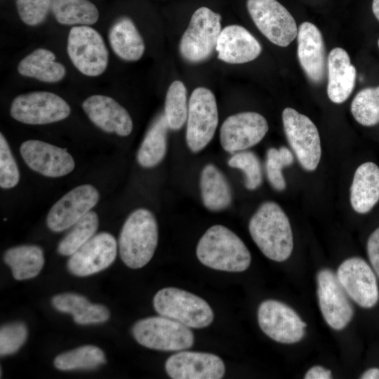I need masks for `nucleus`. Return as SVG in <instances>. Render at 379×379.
Listing matches in <instances>:
<instances>
[{
    "mask_svg": "<svg viewBox=\"0 0 379 379\" xmlns=\"http://www.w3.org/2000/svg\"><path fill=\"white\" fill-rule=\"evenodd\" d=\"M215 50L220 60L230 64H243L258 58L262 47L244 27L232 25L221 30Z\"/></svg>",
    "mask_w": 379,
    "mask_h": 379,
    "instance_id": "obj_21",
    "label": "nucleus"
},
{
    "mask_svg": "<svg viewBox=\"0 0 379 379\" xmlns=\"http://www.w3.org/2000/svg\"><path fill=\"white\" fill-rule=\"evenodd\" d=\"M153 305L161 316L190 328L206 327L213 320V312L204 299L177 288L168 287L159 291L154 297Z\"/></svg>",
    "mask_w": 379,
    "mask_h": 379,
    "instance_id": "obj_4",
    "label": "nucleus"
},
{
    "mask_svg": "<svg viewBox=\"0 0 379 379\" xmlns=\"http://www.w3.org/2000/svg\"><path fill=\"white\" fill-rule=\"evenodd\" d=\"M298 57L307 77L319 84L324 77L326 60L321 32L314 24L302 22L298 31Z\"/></svg>",
    "mask_w": 379,
    "mask_h": 379,
    "instance_id": "obj_22",
    "label": "nucleus"
},
{
    "mask_svg": "<svg viewBox=\"0 0 379 379\" xmlns=\"http://www.w3.org/2000/svg\"><path fill=\"white\" fill-rule=\"evenodd\" d=\"M218 124L214 94L204 87L195 88L190 96L187 117L186 142L194 153L202 150L212 140Z\"/></svg>",
    "mask_w": 379,
    "mask_h": 379,
    "instance_id": "obj_8",
    "label": "nucleus"
},
{
    "mask_svg": "<svg viewBox=\"0 0 379 379\" xmlns=\"http://www.w3.org/2000/svg\"><path fill=\"white\" fill-rule=\"evenodd\" d=\"M328 81L327 94L335 103L345 102L352 93L356 79V69L351 64L345 50L335 48L328 57Z\"/></svg>",
    "mask_w": 379,
    "mask_h": 379,
    "instance_id": "obj_23",
    "label": "nucleus"
},
{
    "mask_svg": "<svg viewBox=\"0 0 379 379\" xmlns=\"http://www.w3.org/2000/svg\"><path fill=\"white\" fill-rule=\"evenodd\" d=\"M282 121L287 140L302 167L310 171L315 170L321 159V148L314 124L290 107L284 109Z\"/></svg>",
    "mask_w": 379,
    "mask_h": 379,
    "instance_id": "obj_10",
    "label": "nucleus"
},
{
    "mask_svg": "<svg viewBox=\"0 0 379 379\" xmlns=\"http://www.w3.org/2000/svg\"><path fill=\"white\" fill-rule=\"evenodd\" d=\"M167 374L173 379H220L225 372L223 361L206 352L182 351L166 361Z\"/></svg>",
    "mask_w": 379,
    "mask_h": 379,
    "instance_id": "obj_19",
    "label": "nucleus"
},
{
    "mask_svg": "<svg viewBox=\"0 0 379 379\" xmlns=\"http://www.w3.org/2000/svg\"><path fill=\"white\" fill-rule=\"evenodd\" d=\"M51 11L56 20L66 25H91L99 18L97 7L89 0H52Z\"/></svg>",
    "mask_w": 379,
    "mask_h": 379,
    "instance_id": "obj_31",
    "label": "nucleus"
},
{
    "mask_svg": "<svg viewBox=\"0 0 379 379\" xmlns=\"http://www.w3.org/2000/svg\"><path fill=\"white\" fill-rule=\"evenodd\" d=\"M336 276L347 295L360 307L371 308L377 303L379 291L376 277L364 260L354 257L344 260Z\"/></svg>",
    "mask_w": 379,
    "mask_h": 379,
    "instance_id": "obj_15",
    "label": "nucleus"
},
{
    "mask_svg": "<svg viewBox=\"0 0 379 379\" xmlns=\"http://www.w3.org/2000/svg\"><path fill=\"white\" fill-rule=\"evenodd\" d=\"M99 197L98 191L91 185L74 187L51 207L46 218L48 227L55 232L71 227L97 204Z\"/></svg>",
    "mask_w": 379,
    "mask_h": 379,
    "instance_id": "obj_16",
    "label": "nucleus"
},
{
    "mask_svg": "<svg viewBox=\"0 0 379 379\" xmlns=\"http://www.w3.org/2000/svg\"><path fill=\"white\" fill-rule=\"evenodd\" d=\"M196 253L203 265L221 271L243 272L251 262V253L243 241L220 225L206 230L198 242Z\"/></svg>",
    "mask_w": 379,
    "mask_h": 379,
    "instance_id": "obj_2",
    "label": "nucleus"
},
{
    "mask_svg": "<svg viewBox=\"0 0 379 379\" xmlns=\"http://www.w3.org/2000/svg\"><path fill=\"white\" fill-rule=\"evenodd\" d=\"M99 220L95 211H90L71 227L58 246L59 254L70 256L84 246L95 234Z\"/></svg>",
    "mask_w": 379,
    "mask_h": 379,
    "instance_id": "obj_33",
    "label": "nucleus"
},
{
    "mask_svg": "<svg viewBox=\"0 0 379 379\" xmlns=\"http://www.w3.org/2000/svg\"><path fill=\"white\" fill-rule=\"evenodd\" d=\"M261 330L271 339L284 344L300 341L307 324L291 307L275 300L261 302L258 310Z\"/></svg>",
    "mask_w": 379,
    "mask_h": 379,
    "instance_id": "obj_12",
    "label": "nucleus"
},
{
    "mask_svg": "<svg viewBox=\"0 0 379 379\" xmlns=\"http://www.w3.org/2000/svg\"><path fill=\"white\" fill-rule=\"evenodd\" d=\"M351 112L355 120L365 126L379 123V86L361 90L354 98Z\"/></svg>",
    "mask_w": 379,
    "mask_h": 379,
    "instance_id": "obj_35",
    "label": "nucleus"
},
{
    "mask_svg": "<svg viewBox=\"0 0 379 379\" xmlns=\"http://www.w3.org/2000/svg\"><path fill=\"white\" fill-rule=\"evenodd\" d=\"M200 189L203 204L209 211H222L232 202L229 182L224 174L213 164H207L202 169Z\"/></svg>",
    "mask_w": 379,
    "mask_h": 379,
    "instance_id": "obj_28",
    "label": "nucleus"
},
{
    "mask_svg": "<svg viewBox=\"0 0 379 379\" xmlns=\"http://www.w3.org/2000/svg\"><path fill=\"white\" fill-rule=\"evenodd\" d=\"M317 296L320 310L327 324L333 329H343L354 314L348 295L336 274L324 268L317 274Z\"/></svg>",
    "mask_w": 379,
    "mask_h": 379,
    "instance_id": "obj_13",
    "label": "nucleus"
},
{
    "mask_svg": "<svg viewBox=\"0 0 379 379\" xmlns=\"http://www.w3.org/2000/svg\"><path fill=\"white\" fill-rule=\"evenodd\" d=\"M168 128L164 114L159 115L152 122L138 151L137 160L141 166L152 168L163 160L167 149Z\"/></svg>",
    "mask_w": 379,
    "mask_h": 379,
    "instance_id": "obj_30",
    "label": "nucleus"
},
{
    "mask_svg": "<svg viewBox=\"0 0 379 379\" xmlns=\"http://www.w3.org/2000/svg\"><path fill=\"white\" fill-rule=\"evenodd\" d=\"M132 334L141 345L162 351L186 350L194 342L190 327L161 315L138 321L133 326Z\"/></svg>",
    "mask_w": 379,
    "mask_h": 379,
    "instance_id": "obj_5",
    "label": "nucleus"
},
{
    "mask_svg": "<svg viewBox=\"0 0 379 379\" xmlns=\"http://www.w3.org/2000/svg\"><path fill=\"white\" fill-rule=\"evenodd\" d=\"M53 307L59 312L73 316L75 323L80 325L100 324L109 318L107 307L93 304L84 296L73 293H60L51 300Z\"/></svg>",
    "mask_w": 379,
    "mask_h": 379,
    "instance_id": "obj_25",
    "label": "nucleus"
},
{
    "mask_svg": "<svg viewBox=\"0 0 379 379\" xmlns=\"http://www.w3.org/2000/svg\"><path fill=\"white\" fill-rule=\"evenodd\" d=\"M378 47H379V39H378Z\"/></svg>",
    "mask_w": 379,
    "mask_h": 379,
    "instance_id": "obj_45",
    "label": "nucleus"
},
{
    "mask_svg": "<svg viewBox=\"0 0 379 379\" xmlns=\"http://www.w3.org/2000/svg\"><path fill=\"white\" fill-rule=\"evenodd\" d=\"M27 328L21 321L5 324L0 330V354L1 357L16 352L25 343Z\"/></svg>",
    "mask_w": 379,
    "mask_h": 379,
    "instance_id": "obj_38",
    "label": "nucleus"
},
{
    "mask_svg": "<svg viewBox=\"0 0 379 379\" xmlns=\"http://www.w3.org/2000/svg\"><path fill=\"white\" fill-rule=\"evenodd\" d=\"M114 53L126 61H137L145 52L144 41L133 22L124 17L117 20L109 32Z\"/></svg>",
    "mask_w": 379,
    "mask_h": 379,
    "instance_id": "obj_26",
    "label": "nucleus"
},
{
    "mask_svg": "<svg viewBox=\"0 0 379 379\" xmlns=\"http://www.w3.org/2000/svg\"><path fill=\"white\" fill-rule=\"evenodd\" d=\"M20 154L33 171L47 177H62L71 173L75 162L66 149L39 140H28L22 143Z\"/></svg>",
    "mask_w": 379,
    "mask_h": 379,
    "instance_id": "obj_18",
    "label": "nucleus"
},
{
    "mask_svg": "<svg viewBox=\"0 0 379 379\" xmlns=\"http://www.w3.org/2000/svg\"><path fill=\"white\" fill-rule=\"evenodd\" d=\"M69 104L57 94L34 91L21 94L13 100L11 116L26 124L43 125L63 120L69 117Z\"/></svg>",
    "mask_w": 379,
    "mask_h": 379,
    "instance_id": "obj_9",
    "label": "nucleus"
},
{
    "mask_svg": "<svg viewBox=\"0 0 379 379\" xmlns=\"http://www.w3.org/2000/svg\"><path fill=\"white\" fill-rule=\"evenodd\" d=\"M268 128L266 119L259 113H237L228 117L222 124L220 143L228 152L243 151L260 142Z\"/></svg>",
    "mask_w": 379,
    "mask_h": 379,
    "instance_id": "obj_14",
    "label": "nucleus"
},
{
    "mask_svg": "<svg viewBox=\"0 0 379 379\" xmlns=\"http://www.w3.org/2000/svg\"><path fill=\"white\" fill-rule=\"evenodd\" d=\"M104 352L94 345H84L62 353L54 359V366L61 371L91 370L105 364Z\"/></svg>",
    "mask_w": 379,
    "mask_h": 379,
    "instance_id": "obj_32",
    "label": "nucleus"
},
{
    "mask_svg": "<svg viewBox=\"0 0 379 379\" xmlns=\"http://www.w3.org/2000/svg\"><path fill=\"white\" fill-rule=\"evenodd\" d=\"M188 105L185 84L178 80L172 82L166 93L164 117L170 129H180L187 121Z\"/></svg>",
    "mask_w": 379,
    "mask_h": 379,
    "instance_id": "obj_34",
    "label": "nucleus"
},
{
    "mask_svg": "<svg viewBox=\"0 0 379 379\" xmlns=\"http://www.w3.org/2000/svg\"><path fill=\"white\" fill-rule=\"evenodd\" d=\"M20 173L16 161L4 135L0 134V186L9 189L17 185Z\"/></svg>",
    "mask_w": 379,
    "mask_h": 379,
    "instance_id": "obj_39",
    "label": "nucleus"
},
{
    "mask_svg": "<svg viewBox=\"0 0 379 379\" xmlns=\"http://www.w3.org/2000/svg\"><path fill=\"white\" fill-rule=\"evenodd\" d=\"M158 225L154 214L146 208H138L126 220L119 238V251L124 263L138 269L147 265L156 250Z\"/></svg>",
    "mask_w": 379,
    "mask_h": 379,
    "instance_id": "obj_3",
    "label": "nucleus"
},
{
    "mask_svg": "<svg viewBox=\"0 0 379 379\" xmlns=\"http://www.w3.org/2000/svg\"><path fill=\"white\" fill-rule=\"evenodd\" d=\"M246 5L255 25L272 43L286 47L297 36L293 17L277 0H247Z\"/></svg>",
    "mask_w": 379,
    "mask_h": 379,
    "instance_id": "obj_11",
    "label": "nucleus"
},
{
    "mask_svg": "<svg viewBox=\"0 0 379 379\" xmlns=\"http://www.w3.org/2000/svg\"><path fill=\"white\" fill-rule=\"evenodd\" d=\"M18 15L22 21L36 26L44 21L51 9L52 0H16Z\"/></svg>",
    "mask_w": 379,
    "mask_h": 379,
    "instance_id": "obj_40",
    "label": "nucleus"
},
{
    "mask_svg": "<svg viewBox=\"0 0 379 379\" xmlns=\"http://www.w3.org/2000/svg\"><path fill=\"white\" fill-rule=\"evenodd\" d=\"M331 371L321 366H314L306 373L305 379H330L332 378Z\"/></svg>",
    "mask_w": 379,
    "mask_h": 379,
    "instance_id": "obj_42",
    "label": "nucleus"
},
{
    "mask_svg": "<svg viewBox=\"0 0 379 379\" xmlns=\"http://www.w3.org/2000/svg\"><path fill=\"white\" fill-rule=\"evenodd\" d=\"M232 168L241 169L246 177L245 186L249 190L258 188L262 181V168L259 159L251 151H240L228 161Z\"/></svg>",
    "mask_w": 379,
    "mask_h": 379,
    "instance_id": "obj_37",
    "label": "nucleus"
},
{
    "mask_svg": "<svg viewBox=\"0 0 379 379\" xmlns=\"http://www.w3.org/2000/svg\"><path fill=\"white\" fill-rule=\"evenodd\" d=\"M67 51L74 66L83 74L98 77L106 69L109 53L102 36L88 25L69 30Z\"/></svg>",
    "mask_w": 379,
    "mask_h": 379,
    "instance_id": "obj_7",
    "label": "nucleus"
},
{
    "mask_svg": "<svg viewBox=\"0 0 379 379\" xmlns=\"http://www.w3.org/2000/svg\"><path fill=\"white\" fill-rule=\"evenodd\" d=\"M372 11L374 15L379 21V0H373Z\"/></svg>",
    "mask_w": 379,
    "mask_h": 379,
    "instance_id": "obj_44",
    "label": "nucleus"
},
{
    "mask_svg": "<svg viewBox=\"0 0 379 379\" xmlns=\"http://www.w3.org/2000/svg\"><path fill=\"white\" fill-rule=\"evenodd\" d=\"M362 379H379V368H371L365 371L361 376Z\"/></svg>",
    "mask_w": 379,
    "mask_h": 379,
    "instance_id": "obj_43",
    "label": "nucleus"
},
{
    "mask_svg": "<svg viewBox=\"0 0 379 379\" xmlns=\"http://www.w3.org/2000/svg\"><path fill=\"white\" fill-rule=\"evenodd\" d=\"M117 253L115 238L108 232L95 234L84 246L70 255L67 269L77 277H86L107 268Z\"/></svg>",
    "mask_w": 379,
    "mask_h": 379,
    "instance_id": "obj_17",
    "label": "nucleus"
},
{
    "mask_svg": "<svg viewBox=\"0 0 379 379\" xmlns=\"http://www.w3.org/2000/svg\"><path fill=\"white\" fill-rule=\"evenodd\" d=\"M89 119L107 133L128 136L133 130V121L127 110L112 98L93 95L82 103Z\"/></svg>",
    "mask_w": 379,
    "mask_h": 379,
    "instance_id": "obj_20",
    "label": "nucleus"
},
{
    "mask_svg": "<svg viewBox=\"0 0 379 379\" xmlns=\"http://www.w3.org/2000/svg\"><path fill=\"white\" fill-rule=\"evenodd\" d=\"M55 60V55L50 50L37 48L19 62L18 72L24 77L40 81L55 83L65 77L66 69Z\"/></svg>",
    "mask_w": 379,
    "mask_h": 379,
    "instance_id": "obj_27",
    "label": "nucleus"
},
{
    "mask_svg": "<svg viewBox=\"0 0 379 379\" xmlns=\"http://www.w3.org/2000/svg\"><path fill=\"white\" fill-rule=\"evenodd\" d=\"M294 157L289 149L281 147L270 148L267 152L265 169L267 180L276 190L281 191L286 187V180L282 168L293 163Z\"/></svg>",
    "mask_w": 379,
    "mask_h": 379,
    "instance_id": "obj_36",
    "label": "nucleus"
},
{
    "mask_svg": "<svg viewBox=\"0 0 379 379\" xmlns=\"http://www.w3.org/2000/svg\"><path fill=\"white\" fill-rule=\"evenodd\" d=\"M379 201V167L368 161L356 170L350 187V202L359 213L370 211Z\"/></svg>",
    "mask_w": 379,
    "mask_h": 379,
    "instance_id": "obj_24",
    "label": "nucleus"
},
{
    "mask_svg": "<svg viewBox=\"0 0 379 379\" xmlns=\"http://www.w3.org/2000/svg\"><path fill=\"white\" fill-rule=\"evenodd\" d=\"M4 260L10 267L14 279L25 280L39 274L44 264V256L39 246L22 245L8 249Z\"/></svg>",
    "mask_w": 379,
    "mask_h": 379,
    "instance_id": "obj_29",
    "label": "nucleus"
},
{
    "mask_svg": "<svg viewBox=\"0 0 379 379\" xmlns=\"http://www.w3.org/2000/svg\"><path fill=\"white\" fill-rule=\"evenodd\" d=\"M367 253L371 266L379 277V227L371 233L368 239Z\"/></svg>",
    "mask_w": 379,
    "mask_h": 379,
    "instance_id": "obj_41",
    "label": "nucleus"
},
{
    "mask_svg": "<svg viewBox=\"0 0 379 379\" xmlns=\"http://www.w3.org/2000/svg\"><path fill=\"white\" fill-rule=\"evenodd\" d=\"M248 230L261 252L276 262L287 260L293 248V232L289 220L274 201H265L251 217Z\"/></svg>",
    "mask_w": 379,
    "mask_h": 379,
    "instance_id": "obj_1",
    "label": "nucleus"
},
{
    "mask_svg": "<svg viewBox=\"0 0 379 379\" xmlns=\"http://www.w3.org/2000/svg\"><path fill=\"white\" fill-rule=\"evenodd\" d=\"M220 21V15L207 7H201L193 13L179 46L185 60L198 63L212 55L222 30Z\"/></svg>",
    "mask_w": 379,
    "mask_h": 379,
    "instance_id": "obj_6",
    "label": "nucleus"
}]
</instances>
